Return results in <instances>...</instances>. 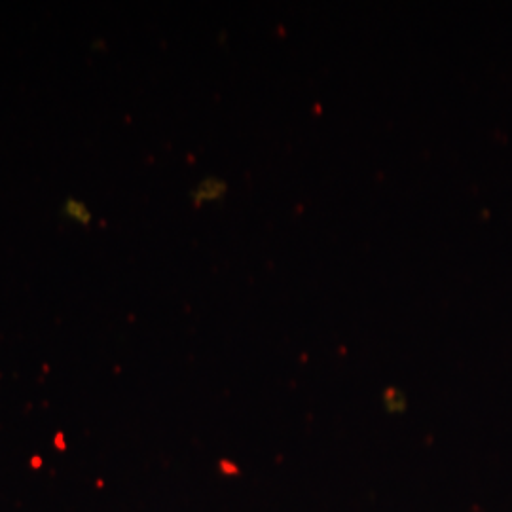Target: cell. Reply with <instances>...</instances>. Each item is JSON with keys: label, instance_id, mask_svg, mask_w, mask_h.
I'll return each mask as SVG.
<instances>
[{"label": "cell", "instance_id": "6da1fadb", "mask_svg": "<svg viewBox=\"0 0 512 512\" xmlns=\"http://www.w3.org/2000/svg\"><path fill=\"white\" fill-rule=\"evenodd\" d=\"M67 213H69L74 220H78V222H90V219H92V215L88 213V209H86L82 203H67Z\"/></svg>", "mask_w": 512, "mask_h": 512}]
</instances>
